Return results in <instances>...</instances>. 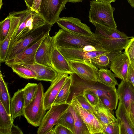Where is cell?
<instances>
[{"label":"cell","mask_w":134,"mask_h":134,"mask_svg":"<svg viewBox=\"0 0 134 134\" xmlns=\"http://www.w3.org/2000/svg\"><path fill=\"white\" fill-rule=\"evenodd\" d=\"M126 81L131 83L134 87V65L131 63L128 69Z\"/></svg>","instance_id":"42"},{"label":"cell","mask_w":134,"mask_h":134,"mask_svg":"<svg viewBox=\"0 0 134 134\" xmlns=\"http://www.w3.org/2000/svg\"><path fill=\"white\" fill-rule=\"evenodd\" d=\"M89 21L109 27L117 29L113 16L115 10L111 3L100 2L96 0L90 1Z\"/></svg>","instance_id":"4"},{"label":"cell","mask_w":134,"mask_h":134,"mask_svg":"<svg viewBox=\"0 0 134 134\" xmlns=\"http://www.w3.org/2000/svg\"><path fill=\"white\" fill-rule=\"evenodd\" d=\"M119 99L125 110L126 114L130 111V104L134 102V87L132 84L127 81H122L118 85L117 90Z\"/></svg>","instance_id":"19"},{"label":"cell","mask_w":134,"mask_h":134,"mask_svg":"<svg viewBox=\"0 0 134 134\" xmlns=\"http://www.w3.org/2000/svg\"><path fill=\"white\" fill-rule=\"evenodd\" d=\"M54 44L53 37L49 35V33H47L37 50L35 56L36 63L52 67L51 56Z\"/></svg>","instance_id":"15"},{"label":"cell","mask_w":134,"mask_h":134,"mask_svg":"<svg viewBox=\"0 0 134 134\" xmlns=\"http://www.w3.org/2000/svg\"><path fill=\"white\" fill-rule=\"evenodd\" d=\"M129 121L132 127L134 129V102L131 104L129 113L126 114Z\"/></svg>","instance_id":"39"},{"label":"cell","mask_w":134,"mask_h":134,"mask_svg":"<svg viewBox=\"0 0 134 134\" xmlns=\"http://www.w3.org/2000/svg\"><path fill=\"white\" fill-rule=\"evenodd\" d=\"M81 116L86 124L90 134H103V125L93 114L83 108L75 98L70 103Z\"/></svg>","instance_id":"10"},{"label":"cell","mask_w":134,"mask_h":134,"mask_svg":"<svg viewBox=\"0 0 134 134\" xmlns=\"http://www.w3.org/2000/svg\"><path fill=\"white\" fill-rule=\"evenodd\" d=\"M57 124L66 127L74 134L75 122L74 118L71 113L68 110L63 115Z\"/></svg>","instance_id":"33"},{"label":"cell","mask_w":134,"mask_h":134,"mask_svg":"<svg viewBox=\"0 0 134 134\" xmlns=\"http://www.w3.org/2000/svg\"><path fill=\"white\" fill-rule=\"evenodd\" d=\"M96 30L94 34L103 48L109 52L121 51L124 49L131 37L117 29L113 28L97 23H92Z\"/></svg>","instance_id":"2"},{"label":"cell","mask_w":134,"mask_h":134,"mask_svg":"<svg viewBox=\"0 0 134 134\" xmlns=\"http://www.w3.org/2000/svg\"><path fill=\"white\" fill-rule=\"evenodd\" d=\"M103 134H120V129L118 124L105 125L104 126Z\"/></svg>","instance_id":"38"},{"label":"cell","mask_w":134,"mask_h":134,"mask_svg":"<svg viewBox=\"0 0 134 134\" xmlns=\"http://www.w3.org/2000/svg\"><path fill=\"white\" fill-rule=\"evenodd\" d=\"M22 64L32 69L37 74L36 80L52 82L58 73L51 67L46 66L36 63L33 64Z\"/></svg>","instance_id":"21"},{"label":"cell","mask_w":134,"mask_h":134,"mask_svg":"<svg viewBox=\"0 0 134 134\" xmlns=\"http://www.w3.org/2000/svg\"><path fill=\"white\" fill-rule=\"evenodd\" d=\"M83 94L88 102L94 107L97 104L99 97L93 92L89 91H84Z\"/></svg>","instance_id":"37"},{"label":"cell","mask_w":134,"mask_h":134,"mask_svg":"<svg viewBox=\"0 0 134 134\" xmlns=\"http://www.w3.org/2000/svg\"><path fill=\"white\" fill-rule=\"evenodd\" d=\"M14 118L9 115L0 102V134H11Z\"/></svg>","instance_id":"26"},{"label":"cell","mask_w":134,"mask_h":134,"mask_svg":"<svg viewBox=\"0 0 134 134\" xmlns=\"http://www.w3.org/2000/svg\"><path fill=\"white\" fill-rule=\"evenodd\" d=\"M52 26L46 22L43 25L13 42L9 46L5 61L12 58L44 37L49 33Z\"/></svg>","instance_id":"6"},{"label":"cell","mask_w":134,"mask_h":134,"mask_svg":"<svg viewBox=\"0 0 134 134\" xmlns=\"http://www.w3.org/2000/svg\"><path fill=\"white\" fill-rule=\"evenodd\" d=\"M23 11L20 24L12 36L9 46L46 23L39 13L31 9L27 8Z\"/></svg>","instance_id":"7"},{"label":"cell","mask_w":134,"mask_h":134,"mask_svg":"<svg viewBox=\"0 0 134 134\" xmlns=\"http://www.w3.org/2000/svg\"><path fill=\"white\" fill-rule=\"evenodd\" d=\"M130 62L126 54L124 52L119 54L112 61L110 68L115 77L122 81H126Z\"/></svg>","instance_id":"18"},{"label":"cell","mask_w":134,"mask_h":134,"mask_svg":"<svg viewBox=\"0 0 134 134\" xmlns=\"http://www.w3.org/2000/svg\"><path fill=\"white\" fill-rule=\"evenodd\" d=\"M54 129L55 134H73L69 129L60 125H56Z\"/></svg>","instance_id":"40"},{"label":"cell","mask_w":134,"mask_h":134,"mask_svg":"<svg viewBox=\"0 0 134 134\" xmlns=\"http://www.w3.org/2000/svg\"><path fill=\"white\" fill-rule=\"evenodd\" d=\"M94 108L93 114L103 125L117 123V119L114 116L113 111L105 106L99 98L97 104Z\"/></svg>","instance_id":"22"},{"label":"cell","mask_w":134,"mask_h":134,"mask_svg":"<svg viewBox=\"0 0 134 134\" xmlns=\"http://www.w3.org/2000/svg\"><path fill=\"white\" fill-rule=\"evenodd\" d=\"M3 5L2 0H0V9H1Z\"/></svg>","instance_id":"50"},{"label":"cell","mask_w":134,"mask_h":134,"mask_svg":"<svg viewBox=\"0 0 134 134\" xmlns=\"http://www.w3.org/2000/svg\"><path fill=\"white\" fill-rule=\"evenodd\" d=\"M74 73L84 80L97 81L98 69L90 61L69 60Z\"/></svg>","instance_id":"12"},{"label":"cell","mask_w":134,"mask_h":134,"mask_svg":"<svg viewBox=\"0 0 134 134\" xmlns=\"http://www.w3.org/2000/svg\"><path fill=\"white\" fill-rule=\"evenodd\" d=\"M68 111L71 113L74 118L75 122L74 134H90L82 119L71 105Z\"/></svg>","instance_id":"29"},{"label":"cell","mask_w":134,"mask_h":134,"mask_svg":"<svg viewBox=\"0 0 134 134\" xmlns=\"http://www.w3.org/2000/svg\"><path fill=\"white\" fill-rule=\"evenodd\" d=\"M71 75L72 81L67 103L70 104L73 99L82 94L84 91L88 90L93 92L99 97L104 96L108 98L117 107L119 98L116 87L107 86L97 81L84 80L75 73Z\"/></svg>","instance_id":"1"},{"label":"cell","mask_w":134,"mask_h":134,"mask_svg":"<svg viewBox=\"0 0 134 134\" xmlns=\"http://www.w3.org/2000/svg\"><path fill=\"white\" fill-rule=\"evenodd\" d=\"M53 37L54 44L57 48L82 49L90 45L103 48L95 35L92 36L82 35L61 29L55 32Z\"/></svg>","instance_id":"3"},{"label":"cell","mask_w":134,"mask_h":134,"mask_svg":"<svg viewBox=\"0 0 134 134\" xmlns=\"http://www.w3.org/2000/svg\"><path fill=\"white\" fill-rule=\"evenodd\" d=\"M96 1L103 2L111 3L112 2H114L116 0H96Z\"/></svg>","instance_id":"46"},{"label":"cell","mask_w":134,"mask_h":134,"mask_svg":"<svg viewBox=\"0 0 134 134\" xmlns=\"http://www.w3.org/2000/svg\"><path fill=\"white\" fill-rule=\"evenodd\" d=\"M83 0H68V2L75 3H76L81 2Z\"/></svg>","instance_id":"48"},{"label":"cell","mask_w":134,"mask_h":134,"mask_svg":"<svg viewBox=\"0 0 134 134\" xmlns=\"http://www.w3.org/2000/svg\"><path fill=\"white\" fill-rule=\"evenodd\" d=\"M23 134V133L18 126H15L13 124L11 130V134Z\"/></svg>","instance_id":"44"},{"label":"cell","mask_w":134,"mask_h":134,"mask_svg":"<svg viewBox=\"0 0 134 134\" xmlns=\"http://www.w3.org/2000/svg\"><path fill=\"white\" fill-rule=\"evenodd\" d=\"M115 113L119 127L120 134H134V129L128 119L125 109L120 102Z\"/></svg>","instance_id":"24"},{"label":"cell","mask_w":134,"mask_h":134,"mask_svg":"<svg viewBox=\"0 0 134 134\" xmlns=\"http://www.w3.org/2000/svg\"><path fill=\"white\" fill-rule=\"evenodd\" d=\"M51 62L52 67L58 73L70 75L74 73L68 60L54 44L51 51Z\"/></svg>","instance_id":"20"},{"label":"cell","mask_w":134,"mask_h":134,"mask_svg":"<svg viewBox=\"0 0 134 134\" xmlns=\"http://www.w3.org/2000/svg\"><path fill=\"white\" fill-rule=\"evenodd\" d=\"M75 98L82 107L90 112L93 113L94 110V107L88 102L83 94L78 95Z\"/></svg>","instance_id":"36"},{"label":"cell","mask_w":134,"mask_h":134,"mask_svg":"<svg viewBox=\"0 0 134 134\" xmlns=\"http://www.w3.org/2000/svg\"><path fill=\"white\" fill-rule=\"evenodd\" d=\"M72 81V77L70 74L60 91L52 105L67 103V100L70 93Z\"/></svg>","instance_id":"31"},{"label":"cell","mask_w":134,"mask_h":134,"mask_svg":"<svg viewBox=\"0 0 134 134\" xmlns=\"http://www.w3.org/2000/svg\"><path fill=\"white\" fill-rule=\"evenodd\" d=\"M99 98L104 105L110 110L113 111L116 109L117 107L108 98L104 96Z\"/></svg>","instance_id":"41"},{"label":"cell","mask_w":134,"mask_h":134,"mask_svg":"<svg viewBox=\"0 0 134 134\" xmlns=\"http://www.w3.org/2000/svg\"><path fill=\"white\" fill-rule=\"evenodd\" d=\"M38 84L29 83L23 88L25 101V107L32 100L35 95Z\"/></svg>","instance_id":"32"},{"label":"cell","mask_w":134,"mask_h":134,"mask_svg":"<svg viewBox=\"0 0 134 134\" xmlns=\"http://www.w3.org/2000/svg\"><path fill=\"white\" fill-rule=\"evenodd\" d=\"M44 37L12 58L5 61V64L10 67L15 64H33L35 63V56L37 50Z\"/></svg>","instance_id":"17"},{"label":"cell","mask_w":134,"mask_h":134,"mask_svg":"<svg viewBox=\"0 0 134 134\" xmlns=\"http://www.w3.org/2000/svg\"><path fill=\"white\" fill-rule=\"evenodd\" d=\"M124 49V52L128 56L130 63L134 65V37L129 40Z\"/></svg>","instance_id":"35"},{"label":"cell","mask_w":134,"mask_h":134,"mask_svg":"<svg viewBox=\"0 0 134 134\" xmlns=\"http://www.w3.org/2000/svg\"><path fill=\"white\" fill-rule=\"evenodd\" d=\"M44 93L43 85L39 82L33 99L24 108L23 115L29 123L35 127L40 126L46 113Z\"/></svg>","instance_id":"5"},{"label":"cell","mask_w":134,"mask_h":134,"mask_svg":"<svg viewBox=\"0 0 134 134\" xmlns=\"http://www.w3.org/2000/svg\"><path fill=\"white\" fill-rule=\"evenodd\" d=\"M23 12L22 10L9 13L11 16L10 29L5 39L2 42L0 43L1 63L5 61L11 39L19 25Z\"/></svg>","instance_id":"16"},{"label":"cell","mask_w":134,"mask_h":134,"mask_svg":"<svg viewBox=\"0 0 134 134\" xmlns=\"http://www.w3.org/2000/svg\"><path fill=\"white\" fill-rule=\"evenodd\" d=\"M27 6V8L31 9L34 2V0H24Z\"/></svg>","instance_id":"45"},{"label":"cell","mask_w":134,"mask_h":134,"mask_svg":"<svg viewBox=\"0 0 134 134\" xmlns=\"http://www.w3.org/2000/svg\"><path fill=\"white\" fill-rule=\"evenodd\" d=\"M11 99L7 85L4 81L1 71L0 73V102L2 104L8 114L11 115L10 104Z\"/></svg>","instance_id":"27"},{"label":"cell","mask_w":134,"mask_h":134,"mask_svg":"<svg viewBox=\"0 0 134 134\" xmlns=\"http://www.w3.org/2000/svg\"><path fill=\"white\" fill-rule=\"evenodd\" d=\"M67 2L68 0H42L39 13L46 22L53 26L62 11L66 9Z\"/></svg>","instance_id":"9"},{"label":"cell","mask_w":134,"mask_h":134,"mask_svg":"<svg viewBox=\"0 0 134 134\" xmlns=\"http://www.w3.org/2000/svg\"><path fill=\"white\" fill-rule=\"evenodd\" d=\"M70 105L68 103L52 105L43 117L37 133L46 134L57 124L63 115L68 111Z\"/></svg>","instance_id":"8"},{"label":"cell","mask_w":134,"mask_h":134,"mask_svg":"<svg viewBox=\"0 0 134 134\" xmlns=\"http://www.w3.org/2000/svg\"><path fill=\"white\" fill-rule=\"evenodd\" d=\"M46 134H55L54 127H53Z\"/></svg>","instance_id":"47"},{"label":"cell","mask_w":134,"mask_h":134,"mask_svg":"<svg viewBox=\"0 0 134 134\" xmlns=\"http://www.w3.org/2000/svg\"><path fill=\"white\" fill-rule=\"evenodd\" d=\"M10 67L14 72L21 77L26 79L35 80L37 78V74L34 71L22 64H15Z\"/></svg>","instance_id":"30"},{"label":"cell","mask_w":134,"mask_h":134,"mask_svg":"<svg viewBox=\"0 0 134 134\" xmlns=\"http://www.w3.org/2000/svg\"><path fill=\"white\" fill-rule=\"evenodd\" d=\"M11 19L9 13L8 15L0 23V43L3 41L9 32L11 25Z\"/></svg>","instance_id":"34"},{"label":"cell","mask_w":134,"mask_h":134,"mask_svg":"<svg viewBox=\"0 0 134 134\" xmlns=\"http://www.w3.org/2000/svg\"><path fill=\"white\" fill-rule=\"evenodd\" d=\"M122 53L121 51H119L100 55L92 59L90 62L99 69H108L110 68L113 59Z\"/></svg>","instance_id":"25"},{"label":"cell","mask_w":134,"mask_h":134,"mask_svg":"<svg viewBox=\"0 0 134 134\" xmlns=\"http://www.w3.org/2000/svg\"><path fill=\"white\" fill-rule=\"evenodd\" d=\"M68 74L58 73L55 78L51 82V85L44 93V106L46 110L52 105L60 90L66 82L69 76Z\"/></svg>","instance_id":"13"},{"label":"cell","mask_w":134,"mask_h":134,"mask_svg":"<svg viewBox=\"0 0 134 134\" xmlns=\"http://www.w3.org/2000/svg\"><path fill=\"white\" fill-rule=\"evenodd\" d=\"M114 74L107 69H99L97 75V81L107 86L116 87L118 85L115 79Z\"/></svg>","instance_id":"28"},{"label":"cell","mask_w":134,"mask_h":134,"mask_svg":"<svg viewBox=\"0 0 134 134\" xmlns=\"http://www.w3.org/2000/svg\"><path fill=\"white\" fill-rule=\"evenodd\" d=\"M25 101L23 88L15 92L11 99L10 109L11 115L14 119L24 115Z\"/></svg>","instance_id":"23"},{"label":"cell","mask_w":134,"mask_h":134,"mask_svg":"<svg viewBox=\"0 0 134 134\" xmlns=\"http://www.w3.org/2000/svg\"><path fill=\"white\" fill-rule=\"evenodd\" d=\"M56 23L62 29L74 34L88 36L95 35L89 27L77 18L72 17H59Z\"/></svg>","instance_id":"11"},{"label":"cell","mask_w":134,"mask_h":134,"mask_svg":"<svg viewBox=\"0 0 134 134\" xmlns=\"http://www.w3.org/2000/svg\"><path fill=\"white\" fill-rule=\"evenodd\" d=\"M57 48L68 60H77L90 62L91 60L99 55L109 53L104 49L88 52L81 49Z\"/></svg>","instance_id":"14"},{"label":"cell","mask_w":134,"mask_h":134,"mask_svg":"<svg viewBox=\"0 0 134 134\" xmlns=\"http://www.w3.org/2000/svg\"><path fill=\"white\" fill-rule=\"evenodd\" d=\"M42 0H34L31 9L37 13H39L40 7Z\"/></svg>","instance_id":"43"},{"label":"cell","mask_w":134,"mask_h":134,"mask_svg":"<svg viewBox=\"0 0 134 134\" xmlns=\"http://www.w3.org/2000/svg\"><path fill=\"white\" fill-rule=\"evenodd\" d=\"M131 6L134 8V0H127Z\"/></svg>","instance_id":"49"}]
</instances>
